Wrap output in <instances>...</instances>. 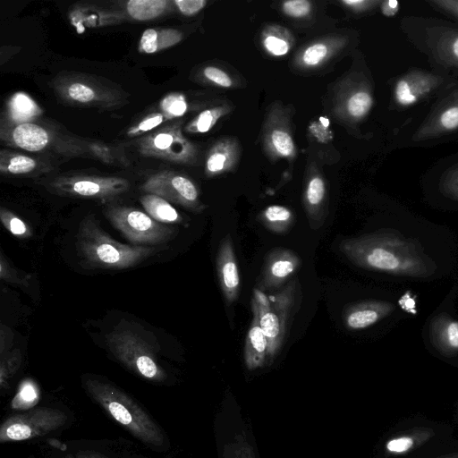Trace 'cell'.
Returning a JSON list of instances; mask_svg holds the SVG:
<instances>
[{
    "instance_id": "obj_1",
    "label": "cell",
    "mask_w": 458,
    "mask_h": 458,
    "mask_svg": "<svg viewBox=\"0 0 458 458\" xmlns=\"http://www.w3.org/2000/svg\"><path fill=\"white\" fill-rule=\"evenodd\" d=\"M339 249L356 267L398 276L429 278L437 264L415 238L383 228L344 239Z\"/></svg>"
},
{
    "instance_id": "obj_2",
    "label": "cell",
    "mask_w": 458,
    "mask_h": 458,
    "mask_svg": "<svg viewBox=\"0 0 458 458\" xmlns=\"http://www.w3.org/2000/svg\"><path fill=\"white\" fill-rule=\"evenodd\" d=\"M75 248L84 267L111 270L137 266L164 249L121 243L113 239L90 216L85 217L79 225Z\"/></svg>"
},
{
    "instance_id": "obj_3",
    "label": "cell",
    "mask_w": 458,
    "mask_h": 458,
    "mask_svg": "<svg viewBox=\"0 0 458 458\" xmlns=\"http://www.w3.org/2000/svg\"><path fill=\"white\" fill-rule=\"evenodd\" d=\"M301 299V284L297 277L270 294L258 288L253 289L250 304L259 314L261 328L267 340L268 364L283 347Z\"/></svg>"
},
{
    "instance_id": "obj_4",
    "label": "cell",
    "mask_w": 458,
    "mask_h": 458,
    "mask_svg": "<svg viewBox=\"0 0 458 458\" xmlns=\"http://www.w3.org/2000/svg\"><path fill=\"white\" fill-rule=\"evenodd\" d=\"M89 394L118 423L141 442L162 445L164 435L150 416L115 386L96 378L84 382Z\"/></svg>"
},
{
    "instance_id": "obj_5",
    "label": "cell",
    "mask_w": 458,
    "mask_h": 458,
    "mask_svg": "<svg viewBox=\"0 0 458 458\" xmlns=\"http://www.w3.org/2000/svg\"><path fill=\"white\" fill-rule=\"evenodd\" d=\"M112 353L129 369L148 380L162 382L166 374L152 346L128 326H118L106 337Z\"/></svg>"
},
{
    "instance_id": "obj_6",
    "label": "cell",
    "mask_w": 458,
    "mask_h": 458,
    "mask_svg": "<svg viewBox=\"0 0 458 458\" xmlns=\"http://www.w3.org/2000/svg\"><path fill=\"white\" fill-rule=\"evenodd\" d=\"M106 216L129 242L135 245L163 244L176 235V229L154 220L148 214L130 208H113Z\"/></svg>"
},
{
    "instance_id": "obj_7",
    "label": "cell",
    "mask_w": 458,
    "mask_h": 458,
    "mask_svg": "<svg viewBox=\"0 0 458 458\" xmlns=\"http://www.w3.org/2000/svg\"><path fill=\"white\" fill-rule=\"evenodd\" d=\"M67 415L58 409L39 407L14 414L0 428V441H23L45 436L65 424Z\"/></svg>"
},
{
    "instance_id": "obj_8",
    "label": "cell",
    "mask_w": 458,
    "mask_h": 458,
    "mask_svg": "<svg viewBox=\"0 0 458 458\" xmlns=\"http://www.w3.org/2000/svg\"><path fill=\"white\" fill-rule=\"evenodd\" d=\"M301 263L299 255L292 250H271L265 257L256 288L265 293L281 289L293 279Z\"/></svg>"
},
{
    "instance_id": "obj_9",
    "label": "cell",
    "mask_w": 458,
    "mask_h": 458,
    "mask_svg": "<svg viewBox=\"0 0 458 458\" xmlns=\"http://www.w3.org/2000/svg\"><path fill=\"white\" fill-rule=\"evenodd\" d=\"M458 129V89L444 98L430 111L412 136L415 142L451 133Z\"/></svg>"
},
{
    "instance_id": "obj_10",
    "label": "cell",
    "mask_w": 458,
    "mask_h": 458,
    "mask_svg": "<svg viewBox=\"0 0 458 458\" xmlns=\"http://www.w3.org/2000/svg\"><path fill=\"white\" fill-rule=\"evenodd\" d=\"M444 82L434 73L414 69L402 75L394 85V96L398 106H411L425 98Z\"/></svg>"
},
{
    "instance_id": "obj_11",
    "label": "cell",
    "mask_w": 458,
    "mask_h": 458,
    "mask_svg": "<svg viewBox=\"0 0 458 458\" xmlns=\"http://www.w3.org/2000/svg\"><path fill=\"white\" fill-rule=\"evenodd\" d=\"M217 280L224 298L228 304L239 297L241 280L233 242L230 234L225 235L219 245L216 257Z\"/></svg>"
},
{
    "instance_id": "obj_12",
    "label": "cell",
    "mask_w": 458,
    "mask_h": 458,
    "mask_svg": "<svg viewBox=\"0 0 458 458\" xmlns=\"http://www.w3.org/2000/svg\"><path fill=\"white\" fill-rule=\"evenodd\" d=\"M394 309V304L386 301H357L344 310V325L351 331L365 329L389 316Z\"/></svg>"
},
{
    "instance_id": "obj_13",
    "label": "cell",
    "mask_w": 458,
    "mask_h": 458,
    "mask_svg": "<svg viewBox=\"0 0 458 458\" xmlns=\"http://www.w3.org/2000/svg\"><path fill=\"white\" fill-rule=\"evenodd\" d=\"M429 338L433 347L443 356L458 354V320L449 314L436 315L429 326Z\"/></svg>"
},
{
    "instance_id": "obj_14",
    "label": "cell",
    "mask_w": 458,
    "mask_h": 458,
    "mask_svg": "<svg viewBox=\"0 0 458 458\" xmlns=\"http://www.w3.org/2000/svg\"><path fill=\"white\" fill-rule=\"evenodd\" d=\"M252 319L246 335L243 357L246 367L252 370L268 364L267 340L261 328L259 314L251 307Z\"/></svg>"
},
{
    "instance_id": "obj_15",
    "label": "cell",
    "mask_w": 458,
    "mask_h": 458,
    "mask_svg": "<svg viewBox=\"0 0 458 458\" xmlns=\"http://www.w3.org/2000/svg\"><path fill=\"white\" fill-rule=\"evenodd\" d=\"M428 44L439 64L458 71V30H432L428 33Z\"/></svg>"
},
{
    "instance_id": "obj_16",
    "label": "cell",
    "mask_w": 458,
    "mask_h": 458,
    "mask_svg": "<svg viewBox=\"0 0 458 458\" xmlns=\"http://www.w3.org/2000/svg\"><path fill=\"white\" fill-rule=\"evenodd\" d=\"M434 436V431L428 428H414L405 434L389 439L386 443V450L392 454H406L424 443Z\"/></svg>"
},
{
    "instance_id": "obj_17",
    "label": "cell",
    "mask_w": 458,
    "mask_h": 458,
    "mask_svg": "<svg viewBox=\"0 0 458 458\" xmlns=\"http://www.w3.org/2000/svg\"><path fill=\"white\" fill-rule=\"evenodd\" d=\"M259 221L267 230L276 234L287 233L294 224L292 211L279 205H272L264 209Z\"/></svg>"
},
{
    "instance_id": "obj_18",
    "label": "cell",
    "mask_w": 458,
    "mask_h": 458,
    "mask_svg": "<svg viewBox=\"0 0 458 458\" xmlns=\"http://www.w3.org/2000/svg\"><path fill=\"white\" fill-rule=\"evenodd\" d=\"M13 137L16 145L29 151L41 150L48 142L47 131L42 127L29 123L18 125Z\"/></svg>"
},
{
    "instance_id": "obj_19",
    "label": "cell",
    "mask_w": 458,
    "mask_h": 458,
    "mask_svg": "<svg viewBox=\"0 0 458 458\" xmlns=\"http://www.w3.org/2000/svg\"><path fill=\"white\" fill-rule=\"evenodd\" d=\"M141 204L154 220L162 224H178L182 216L176 209L158 195H146L141 198Z\"/></svg>"
},
{
    "instance_id": "obj_20",
    "label": "cell",
    "mask_w": 458,
    "mask_h": 458,
    "mask_svg": "<svg viewBox=\"0 0 458 458\" xmlns=\"http://www.w3.org/2000/svg\"><path fill=\"white\" fill-rule=\"evenodd\" d=\"M181 34L175 30H145L140 38V48L146 53H154L175 44L181 39Z\"/></svg>"
},
{
    "instance_id": "obj_21",
    "label": "cell",
    "mask_w": 458,
    "mask_h": 458,
    "mask_svg": "<svg viewBox=\"0 0 458 458\" xmlns=\"http://www.w3.org/2000/svg\"><path fill=\"white\" fill-rule=\"evenodd\" d=\"M169 191L163 192L190 208H194L198 200V191L194 184L187 178L174 176L169 183Z\"/></svg>"
},
{
    "instance_id": "obj_22",
    "label": "cell",
    "mask_w": 458,
    "mask_h": 458,
    "mask_svg": "<svg viewBox=\"0 0 458 458\" xmlns=\"http://www.w3.org/2000/svg\"><path fill=\"white\" fill-rule=\"evenodd\" d=\"M165 4V0H131L127 4V11L132 18L147 21L162 13Z\"/></svg>"
},
{
    "instance_id": "obj_23",
    "label": "cell",
    "mask_w": 458,
    "mask_h": 458,
    "mask_svg": "<svg viewBox=\"0 0 458 458\" xmlns=\"http://www.w3.org/2000/svg\"><path fill=\"white\" fill-rule=\"evenodd\" d=\"M39 398L40 392L37 384L30 379H26L21 383L11 406L13 410H29L38 403Z\"/></svg>"
},
{
    "instance_id": "obj_24",
    "label": "cell",
    "mask_w": 458,
    "mask_h": 458,
    "mask_svg": "<svg viewBox=\"0 0 458 458\" xmlns=\"http://www.w3.org/2000/svg\"><path fill=\"white\" fill-rule=\"evenodd\" d=\"M117 189L114 185H106L89 180L77 181L69 187V190L74 194L83 197L103 196L115 191Z\"/></svg>"
},
{
    "instance_id": "obj_25",
    "label": "cell",
    "mask_w": 458,
    "mask_h": 458,
    "mask_svg": "<svg viewBox=\"0 0 458 458\" xmlns=\"http://www.w3.org/2000/svg\"><path fill=\"white\" fill-rule=\"evenodd\" d=\"M21 361V355L19 350L6 352L1 356L0 386L2 389L7 386L9 380L19 369Z\"/></svg>"
},
{
    "instance_id": "obj_26",
    "label": "cell",
    "mask_w": 458,
    "mask_h": 458,
    "mask_svg": "<svg viewBox=\"0 0 458 458\" xmlns=\"http://www.w3.org/2000/svg\"><path fill=\"white\" fill-rule=\"evenodd\" d=\"M439 191L448 199L458 201V164L445 170L439 180Z\"/></svg>"
},
{
    "instance_id": "obj_27",
    "label": "cell",
    "mask_w": 458,
    "mask_h": 458,
    "mask_svg": "<svg viewBox=\"0 0 458 458\" xmlns=\"http://www.w3.org/2000/svg\"><path fill=\"white\" fill-rule=\"evenodd\" d=\"M372 97L369 92L360 90L354 93L347 102L349 114L356 118L364 116L372 106Z\"/></svg>"
},
{
    "instance_id": "obj_28",
    "label": "cell",
    "mask_w": 458,
    "mask_h": 458,
    "mask_svg": "<svg viewBox=\"0 0 458 458\" xmlns=\"http://www.w3.org/2000/svg\"><path fill=\"white\" fill-rule=\"evenodd\" d=\"M0 218L3 225L13 235L27 238L31 235L28 225L8 210L1 209Z\"/></svg>"
},
{
    "instance_id": "obj_29",
    "label": "cell",
    "mask_w": 458,
    "mask_h": 458,
    "mask_svg": "<svg viewBox=\"0 0 458 458\" xmlns=\"http://www.w3.org/2000/svg\"><path fill=\"white\" fill-rule=\"evenodd\" d=\"M0 264V276L2 280L19 285L29 284L30 276L11 267L3 254H1Z\"/></svg>"
},
{
    "instance_id": "obj_30",
    "label": "cell",
    "mask_w": 458,
    "mask_h": 458,
    "mask_svg": "<svg viewBox=\"0 0 458 458\" xmlns=\"http://www.w3.org/2000/svg\"><path fill=\"white\" fill-rule=\"evenodd\" d=\"M272 142L276 150L284 156L290 155L293 150V142L290 135L280 130L272 133Z\"/></svg>"
},
{
    "instance_id": "obj_31",
    "label": "cell",
    "mask_w": 458,
    "mask_h": 458,
    "mask_svg": "<svg viewBox=\"0 0 458 458\" xmlns=\"http://www.w3.org/2000/svg\"><path fill=\"white\" fill-rule=\"evenodd\" d=\"M36 166V162L25 156L13 157L8 165V171L12 174H25L33 170Z\"/></svg>"
},
{
    "instance_id": "obj_32",
    "label": "cell",
    "mask_w": 458,
    "mask_h": 458,
    "mask_svg": "<svg viewBox=\"0 0 458 458\" xmlns=\"http://www.w3.org/2000/svg\"><path fill=\"white\" fill-rule=\"evenodd\" d=\"M283 9L286 14L292 17H303L310 13L311 5L306 0H292L284 2Z\"/></svg>"
},
{
    "instance_id": "obj_33",
    "label": "cell",
    "mask_w": 458,
    "mask_h": 458,
    "mask_svg": "<svg viewBox=\"0 0 458 458\" xmlns=\"http://www.w3.org/2000/svg\"><path fill=\"white\" fill-rule=\"evenodd\" d=\"M327 54V47L324 44H315L306 49L302 60L307 65H316Z\"/></svg>"
},
{
    "instance_id": "obj_34",
    "label": "cell",
    "mask_w": 458,
    "mask_h": 458,
    "mask_svg": "<svg viewBox=\"0 0 458 458\" xmlns=\"http://www.w3.org/2000/svg\"><path fill=\"white\" fill-rule=\"evenodd\" d=\"M68 93L72 98L80 102H89L95 97V93L90 88L80 83L72 84L69 88Z\"/></svg>"
},
{
    "instance_id": "obj_35",
    "label": "cell",
    "mask_w": 458,
    "mask_h": 458,
    "mask_svg": "<svg viewBox=\"0 0 458 458\" xmlns=\"http://www.w3.org/2000/svg\"><path fill=\"white\" fill-rule=\"evenodd\" d=\"M164 109L173 115H182L186 111V103L181 97L169 96L163 101Z\"/></svg>"
},
{
    "instance_id": "obj_36",
    "label": "cell",
    "mask_w": 458,
    "mask_h": 458,
    "mask_svg": "<svg viewBox=\"0 0 458 458\" xmlns=\"http://www.w3.org/2000/svg\"><path fill=\"white\" fill-rule=\"evenodd\" d=\"M435 9L458 19V0H428Z\"/></svg>"
},
{
    "instance_id": "obj_37",
    "label": "cell",
    "mask_w": 458,
    "mask_h": 458,
    "mask_svg": "<svg viewBox=\"0 0 458 458\" xmlns=\"http://www.w3.org/2000/svg\"><path fill=\"white\" fill-rule=\"evenodd\" d=\"M205 76L222 87H230L232 85L231 78L222 70L216 67H207L204 70Z\"/></svg>"
},
{
    "instance_id": "obj_38",
    "label": "cell",
    "mask_w": 458,
    "mask_h": 458,
    "mask_svg": "<svg viewBox=\"0 0 458 458\" xmlns=\"http://www.w3.org/2000/svg\"><path fill=\"white\" fill-rule=\"evenodd\" d=\"M266 48L276 55H283L288 52V44L276 37L269 36L264 40Z\"/></svg>"
},
{
    "instance_id": "obj_39",
    "label": "cell",
    "mask_w": 458,
    "mask_h": 458,
    "mask_svg": "<svg viewBox=\"0 0 458 458\" xmlns=\"http://www.w3.org/2000/svg\"><path fill=\"white\" fill-rule=\"evenodd\" d=\"M175 4L180 11L185 15H192L201 10L205 4V0H177Z\"/></svg>"
},
{
    "instance_id": "obj_40",
    "label": "cell",
    "mask_w": 458,
    "mask_h": 458,
    "mask_svg": "<svg viewBox=\"0 0 458 458\" xmlns=\"http://www.w3.org/2000/svg\"><path fill=\"white\" fill-rule=\"evenodd\" d=\"M228 458H255L251 447L245 442L238 441L228 454Z\"/></svg>"
},
{
    "instance_id": "obj_41",
    "label": "cell",
    "mask_w": 458,
    "mask_h": 458,
    "mask_svg": "<svg viewBox=\"0 0 458 458\" xmlns=\"http://www.w3.org/2000/svg\"><path fill=\"white\" fill-rule=\"evenodd\" d=\"M33 104L25 95H17L13 101V109L21 114L28 115L33 110Z\"/></svg>"
},
{
    "instance_id": "obj_42",
    "label": "cell",
    "mask_w": 458,
    "mask_h": 458,
    "mask_svg": "<svg viewBox=\"0 0 458 458\" xmlns=\"http://www.w3.org/2000/svg\"><path fill=\"white\" fill-rule=\"evenodd\" d=\"M213 123V114L209 110L202 112L197 122V128L199 131L205 132L209 130Z\"/></svg>"
},
{
    "instance_id": "obj_43",
    "label": "cell",
    "mask_w": 458,
    "mask_h": 458,
    "mask_svg": "<svg viewBox=\"0 0 458 458\" xmlns=\"http://www.w3.org/2000/svg\"><path fill=\"white\" fill-rule=\"evenodd\" d=\"M225 156L221 153L213 154L208 160V169L211 172L220 171L224 167Z\"/></svg>"
},
{
    "instance_id": "obj_44",
    "label": "cell",
    "mask_w": 458,
    "mask_h": 458,
    "mask_svg": "<svg viewBox=\"0 0 458 458\" xmlns=\"http://www.w3.org/2000/svg\"><path fill=\"white\" fill-rule=\"evenodd\" d=\"M381 11L386 16H394L399 11V3L396 0H388L382 3Z\"/></svg>"
},
{
    "instance_id": "obj_45",
    "label": "cell",
    "mask_w": 458,
    "mask_h": 458,
    "mask_svg": "<svg viewBox=\"0 0 458 458\" xmlns=\"http://www.w3.org/2000/svg\"><path fill=\"white\" fill-rule=\"evenodd\" d=\"M163 120V116L161 114H157L155 116L149 117L144 121H142L140 124L138 129L140 131H148L158 124L161 123Z\"/></svg>"
},
{
    "instance_id": "obj_46",
    "label": "cell",
    "mask_w": 458,
    "mask_h": 458,
    "mask_svg": "<svg viewBox=\"0 0 458 458\" xmlns=\"http://www.w3.org/2000/svg\"><path fill=\"white\" fill-rule=\"evenodd\" d=\"M172 142L173 137L167 133H160L154 140L155 146L159 149H165L169 148Z\"/></svg>"
},
{
    "instance_id": "obj_47",
    "label": "cell",
    "mask_w": 458,
    "mask_h": 458,
    "mask_svg": "<svg viewBox=\"0 0 458 458\" xmlns=\"http://www.w3.org/2000/svg\"><path fill=\"white\" fill-rule=\"evenodd\" d=\"M76 458H107L105 455L92 451L80 452L76 454Z\"/></svg>"
},
{
    "instance_id": "obj_48",
    "label": "cell",
    "mask_w": 458,
    "mask_h": 458,
    "mask_svg": "<svg viewBox=\"0 0 458 458\" xmlns=\"http://www.w3.org/2000/svg\"><path fill=\"white\" fill-rule=\"evenodd\" d=\"M320 123L325 127L327 128L329 125V121L326 117H319Z\"/></svg>"
},
{
    "instance_id": "obj_49",
    "label": "cell",
    "mask_w": 458,
    "mask_h": 458,
    "mask_svg": "<svg viewBox=\"0 0 458 458\" xmlns=\"http://www.w3.org/2000/svg\"><path fill=\"white\" fill-rule=\"evenodd\" d=\"M442 458H458V455L457 456H446V457H442Z\"/></svg>"
},
{
    "instance_id": "obj_50",
    "label": "cell",
    "mask_w": 458,
    "mask_h": 458,
    "mask_svg": "<svg viewBox=\"0 0 458 458\" xmlns=\"http://www.w3.org/2000/svg\"><path fill=\"white\" fill-rule=\"evenodd\" d=\"M64 458H73V456H72V455H71V454H68V455H66V456H65V457H64Z\"/></svg>"
}]
</instances>
